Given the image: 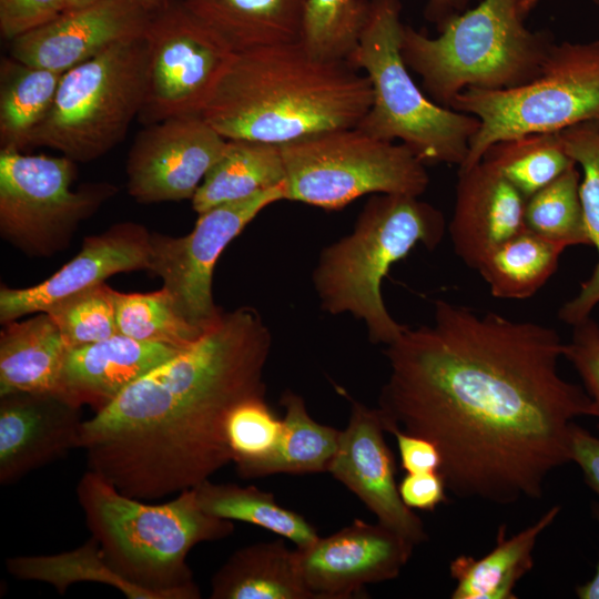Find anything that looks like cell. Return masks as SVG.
<instances>
[{"label": "cell", "mask_w": 599, "mask_h": 599, "mask_svg": "<svg viewBox=\"0 0 599 599\" xmlns=\"http://www.w3.org/2000/svg\"><path fill=\"white\" fill-rule=\"evenodd\" d=\"M564 348L546 325L438 300L432 325L407 327L384 351L385 429L434 443L458 497L541 498L550 473L571 461L573 419L590 416L585 388L559 375Z\"/></svg>", "instance_id": "obj_1"}, {"label": "cell", "mask_w": 599, "mask_h": 599, "mask_svg": "<svg viewBox=\"0 0 599 599\" xmlns=\"http://www.w3.org/2000/svg\"><path fill=\"white\" fill-rule=\"evenodd\" d=\"M271 349L272 333L255 308L223 312L193 345L83 420L79 448L88 469L144 501L210 479L232 463L225 437L232 409L265 397Z\"/></svg>", "instance_id": "obj_2"}, {"label": "cell", "mask_w": 599, "mask_h": 599, "mask_svg": "<svg viewBox=\"0 0 599 599\" xmlns=\"http://www.w3.org/2000/svg\"><path fill=\"white\" fill-rule=\"evenodd\" d=\"M372 102L363 71L297 41L236 52L202 116L227 140L284 145L355 128Z\"/></svg>", "instance_id": "obj_3"}, {"label": "cell", "mask_w": 599, "mask_h": 599, "mask_svg": "<svg viewBox=\"0 0 599 599\" xmlns=\"http://www.w3.org/2000/svg\"><path fill=\"white\" fill-rule=\"evenodd\" d=\"M75 494L91 537L120 576L161 599L201 598L186 557L201 542L231 536L233 521L205 512L194 489L148 504L123 495L90 469Z\"/></svg>", "instance_id": "obj_4"}, {"label": "cell", "mask_w": 599, "mask_h": 599, "mask_svg": "<svg viewBox=\"0 0 599 599\" xmlns=\"http://www.w3.org/2000/svg\"><path fill=\"white\" fill-rule=\"evenodd\" d=\"M445 230L443 213L419 196L373 194L353 231L318 256L312 282L322 309L362 321L373 344L394 343L407 326L387 311L383 280L417 245L436 247Z\"/></svg>", "instance_id": "obj_5"}, {"label": "cell", "mask_w": 599, "mask_h": 599, "mask_svg": "<svg viewBox=\"0 0 599 599\" xmlns=\"http://www.w3.org/2000/svg\"><path fill=\"white\" fill-rule=\"evenodd\" d=\"M520 2L480 0L448 19L435 38L404 24L402 57L434 102L449 108L467 89L508 90L539 75L554 37L525 26Z\"/></svg>", "instance_id": "obj_6"}, {"label": "cell", "mask_w": 599, "mask_h": 599, "mask_svg": "<svg viewBox=\"0 0 599 599\" xmlns=\"http://www.w3.org/2000/svg\"><path fill=\"white\" fill-rule=\"evenodd\" d=\"M400 0H369L348 62L370 81L373 102L356 128L385 141L399 140L425 165L461 166L479 120L434 102L413 80L400 53Z\"/></svg>", "instance_id": "obj_7"}, {"label": "cell", "mask_w": 599, "mask_h": 599, "mask_svg": "<svg viewBox=\"0 0 599 599\" xmlns=\"http://www.w3.org/2000/svg\"><path fill=\"white\" fill-rule=\"evenodd\" d=\"M449 108L479 120L458 169L475 165L502 140L599 123V40L555 42L532 81L508 90L467 89Z\"/></svg>", "instance_id": "obj_8"}, {"label": "cell", "mask_w": 599, "mask_h": 599, "mask_svg": "<svg viewBox=\"0 0 599 599\" xmlns=\"http://www.w3.org/2000/svg\"><path fill=\"white\" fill-rule=\"evenodd\" d=\"M145 38L124 41L62 74L54 102L30 145L79 163L97 160L123 141L142 110Z\"/></svg>", "instance_id": "obj_9"}, {"label": "cell", "mask_w": 599, "mask_h": 599, "mask_svg": "<svg viewBox=\"0 0 599 599\" xmlns=\"http://www.w3.org/2000/svg\"><path fill=\"white\" fill-rule=\"evenodd\" d=\"M285 201L327 211L366 194L420 196L426 165L403 143L373 138L358 128L315 134L281 145Z\"/></svg>", "instance_id": "obj_10"}, {"label": "cell", "mask_w": 599, "mask_h": 599, "mask_svg": "<svg viewBox=\"0 0 599 599\" xmlns=\"http://www.w3.org/2000/svg\"><path fill=\"white\" fill-rule=\"evenodd\" d=\"M77 162L61 155L0 150V234L30 257H50L69 247L79 225L118 189L109 182L71 187Z\"/></svg>", "instance_id": "obj_11"}, {"label": "cell", "mask_w": 599, "mask_h": 599, "mask_svg": "<svg viewBox=\"0 0 599 599\" xmlns=\"http://www.w3.org/2000/svg\"><path fill=\"white\" fill-rule=\"evenodd\" d=\"M144 125L202 115L235 51L181 1L152 12L146 32Z\"/></svg>", "instance_id": "obj_12"}, {"label": "cell", "mask_w": 599, "mask_h": 599, "mask_svg": "<svg viewBox=\"0 0 599 599\" xmlns=\"http://www.w3.org/2000/svg\"><path fill=\"white\" fill-rule=\"evenodd\" d=\"M285 201V182L250 197L220 204L199 214L183 236L151 235L148 272L159 276L180 314L206 331L223 311L213 298L214 267L226 246L267 206Z\"/></svg>", "instance_id": "obj_13"}, {"label": "cell", "mask_w": 599, "mask_h": 599, "mask_svg": "<svg viewBox=\"0 0 599 599\" xmlns=\"http://www.w3.org/2000/svg\"><path fill=\"white\" fill-rule=\"evenodd\" d=\"M226 144L202 115L145 125L128 153L129 195L142 204L192 200Z\"/></svg>", "instance_id": "obj_14"}, {"label": "cell", "mask_w": 599, "mask_h": 599, "mask_svg": "<svg viewBox=\"0 0 599 599\" xmlns=\"http://www.w3.org/2000/svg\"><path fill=\"white\" fill-rule=\"evenodd\" d=\"M415 545L377 521L355 519L348 526L294 549V561L316 599L366 597L367 585L395 579Z\"/></svg>", "instance_id": "obj_15"}, {"label": "cell", "mask_w": 599, "mask_h": 599, "mask_svg": "<svg viewBox=\"0 0 599 599\" xmlns=\"http://www.w3.org/2000/svg\"><path fill=\"white\" fill-rule=\"evenodd\" d=\"M349 417L341 430L327 473L352 491L377 518L415 546L428 539L423 520L402 500L395 458L385 440L380 410L351 398Z\"/></svg>", "instance_id": "obj_16"}, {"label": "cell", "mask_w": 599, "mask_h": 599, "mask_svg": "<svg viewBox=\"0 0 599 599\" xmlns=\"http://www.w3.org/2000/svg\"><path fill=\"white\" fill-rule=\"evenodd\" d=\"M153 11L133 0H98L68 9L11 41V58L62 72L118 43L145 35Z\"/></svg>", "instance_id": "obj_17"}, {"label": "cell", "mask_w": 599, "mask_h": 599, "mask_svg": "<svg viewBox=\"0 0 599 599\" xmlns=\"http://www.w3.org/2000/svg\"><path fill=\"white\" fill-rule=\"evenodd\" d=\"M152 233L142 224L120 222L100 234L87 236L79 253L37 285L12 288L1 285V324L47 312L115 274L149 270Z\"/></svg>", "instance_id": "obj_18"}, {"label": "cell", "mask_w": 599, "mask_h": 599, "mask_svg": "<svg viewBox=\"0 0 599 599\" xmlns=\"http://www.w3.org/2000/svg\"><path fill=\"white\" fill-rule=\"evenodd\" d=\"M81 407L62 393L0 396V484L12 485L79 448Z\"/></svg>", "instance_id": "obj_19"}, {"label": "cell", "mask_w": 599, "mask_h": 599, "mask_svg": "<svg viewBox=\"0 0 599 599\" xmlns=\"http://www.w3.org/2000/svg\"><path fill=\"white\" fill-rule=\"evenodd\" d=\"M527 199L486 160L458 169L448 232L457 256L477 268L495 247L526 229Z\"/></svg>", "instance_id": "obj_20"}, {"label": "cell", "mask_w": 599, "mask_h": 599, "mask_svg": "<svg viewBox=\"0 0 599 599\" xmlns=\"http://www.w3.org/2000/svg\"><path fill=\"white\" fill-rule=\"evenodd\" d=\"M180 351L163 344L136 341L120 333L68 349L60 377L61 393L81 406H91L98 413L132 383Z\"/></svg>", "instance_id": "obj_21"}, {"label": "cell", "mask_w": 599, "mask_h": 599, "mask_svg": "<svg viewBox=\"0 0 599 599\" xmlns=\"http://www.w3.org/2000/svg\"><path fill=\"white\" fill-rule=\"evenodd\" d=\"M235 52L301 41L307 0H180Z\"/></svg>", "instance_id": "obj_22"}, {"label": "cell", "mask_w": 599, "mask_h": 599, "mask_svg": "<svg viewBox=\"0 0 599 599\" xmlns=\"http://www.w3.org/2000/svg\"><path fill=\"white\" fill-rule=\"evenodd\" d=\"M68 353L48 313L2 324L0 332V396L61 393L60 377Z\"/></svg>", "instance_id": "obj_23"}, {"label": "cell", "mask_w": 599, "mask_h": 599, "mask_svg": "<svg viewBox=\"0 0 599 599\" xmlns=\"http://www.w3.org/2000/svg\"><path fill=\"white\" fill-rule=\"evenodd\" d=\"M560 506L551 507L536 522L507 538L501 525L494 549L481 558L458 556L450 561L449 572L456 580L453 599H516L517 582L534 567V549L538 537L559 515Z\"/></svg>", "instance_id": "obj_24"}, {"label": "cell", "mask_w": 599, "mask_h": 599, "mask_svg": "<svg viewBox=\"0 0 599 599\" xmlns=\"http://www.w3.org/2000/svg\"><path fill=\"white\" fill-rule=\"evenodd\" d=\"M211 599H316L283 539L235 550L211 579Z\"/></svg>", "instance_id": "obj_25"}, {"label": "cell", "mask_w": 599, "mask_h": 599, "mask_svg": "<svg viewBox=\"0 0 599 599\" xmlns=\"http://www.w3.org/2000/svg\"><path fill=\"white\" fill-rule=\"evenodd\" d=\"M281 145L227 140L222 156L195 192L193 210L200 214L220 204L240 201L285 182Z\"/></svg>", "instance_id": "obj_26"}, {"label": "cell", "mask_w": 599, "mask_h": 599, "mask_svg": "<svg viewBox=\"0 0 599 599\" xmlns=\"http://www.w3.org/2000/svg\"><path fill=\"white\" fill-rule=\"evenodd\" d=\"M62 72L4 58L0 68V145L21 151L48 115Z\"/></svg>", "instance_id": "obj_27"}, {"label": "cell", "mask_w": 599, "mask_h": 599, "mask_svg": "<svg viewBox=\"0 0 599 599\" xmlns=\"http://www.w3.org/2000/svg\"><path fill=\"white\" fill-rule=\"evenodd\" d=\"M566 248L525 229L490 251L476 270L495 297L526 300L551 277Z\"/></svg>", "instance_id": "obj_28"}, {"label": "cell", "mask_w": 599, "mask_h": 599, "mask_svg": "<svg viewBox=\"0 0 599 599\" xmlns=\"http://www.w3.org/2000/svg\"><path fill=\"white\" fill-rule=\"evenodd\" d=\"M193 489L201 508L214 517L258 526L292 541L296 548L307 547L319 538L301 514L281 506L272 493L255 486L207 479Z\"/></svg>", "instance_id": "obj_29"}, {"label": "cell", "mask_w": 599, "mask_h": 599, "mask_svg": "<svg viewBox=\"0 0 599 599\" xmlns=\"http://www.w3.org/2000/svg\"><path fill=\"white\" fill-rule=\"evenodd\" d=\"M6 568L16 579L48 583L60 595L73 583L95 582L113 587L129 599H161L158 593L120 576L109 565L93 537L72 550L59 554L10 557L6 560Z\"/></svg>", "instance_id": "obj_30"}, {"label": "cell", "mask_w": 599, "mask_h": 599, "mask_svg": "<svg viewBox=\"0 0 599 599\" xmlns=\"http://www.w3.org/2000/svg\"><path fill=\"white\" fill-rule=\"evenodd\" d=\"M558 133L567 154L581 167L579 194L583 217L591 245L598 254L591 276L559 309V319L573 326L590 317L599 304V123H580Z\"/></svg>", "instance_id": "obj_31"}, {"label": "cell", "mask_w": 599, "mask_h": 599, "mask_svg": "<svg viewBox=\"0 0 599 599\" xmlns=\"http://www.w3.org/2000/svg\"><path fill=\"white\" fill-rule=\"evenodd\" d=\"M280 403L285 410L283 433L266 476L327 471L338 447L341 430L314 420L303 397L292 390H285Z\"/></svg>", "instance_id": "obj_32"}, {"label": "cell", "mask_w": 599, "mask_h": 599, "mask_svg": "<svg viewBox=\"0 0 599 599\" xmlns=\"http://www.w3.org/2000/svg\"><path fill=\"white\" fill-rule=\"evenodd\" d=\"M526 199L576 164L559 133H530L493 144L483 155Z\"/></svg>", "instance_id": "obj_33"}, {"label": "cell", "mask_w": 599, "mask_h": 599, "mask_svg": "<svg viewBox=\"0 0 599 599\" xmlns=\"http://www.w3.org/2000/svg\"><path fill=\"white\" fill-rule=\"evenodd\" d=\"M114 303L119 333L136 341L182 351L193 345L205 332L180 314L164 287L150 293L114 290Z\"/></svg>", "instance_id": "obj_34"}, {"label": "cell", "mask_w": 599, "mask_h": 599, "mask_svg": "<svg viewBox=\"0 0 599 599\" xmlns=\"http://www.w3.org/2000/svg\"><path fill=\"white\" fill-rule=\"evenodd\" d=\"M581 173L577 164L526 201L525 226L566 247L591 245L579 194Z\"/></svg>", "instance_id": "obj_35"}, {"label": "cell", "mask_w": 599, "mask_h": 599, "mask_svg": "<svg viewBox=\"0 0 599 599\" xmlns=\"http://www.w3.org/2000/svg\"><path fill=\"white\" fill-rule=\"evenodd\" d=\"M282 433V419L265 397L250 398L235 406L226 419L225 437L237 475L245 479L265 477Z\"/></svg>", "instance_id": "obj_36"}, {"label": "cell", "mask_w": 599, "mask_h": 599, "mask_svg": "<svg viewBox=\"0 0 599 599\" xmlns=\"http://www.w3.org/2000/svg\"><path fill=\"white\" fill-rule=\"evenodd\" d=\"M369 0H307L301 42L316 58L348 61L367 17Z\"/></svg>", "instance_id": "obj_37"}, {"label": "cell", "mask_w": 599, "mask_h": 599, "mask_svg": "<svg viewBox=\"0 0 599 599\" xmlns=\"http://www.w3.org/2000/svg\"><path fill=\"white\" fill-rule=\"evenodd\" d=\"M43 313L54 321L68 349L119 334L114 290L105 283L70 296Z\"/></svg>", "instance_id": "obj_38"}, {"label": "cell", "mask_w": 599, "mask_h": 599, "mask_svg": "<svg viewBox=\"0 0 599 599\" xmlns=\"http://www.w3.org/2000/svg\"><path fill=\"white\" fill-rule=\"evenodd\" d=\"M564 357L575 367L590 397V416L599 419V324L596 321L588 317L572 326Z\"/></svg>", "instance_id": "obj_39"}, {"label": "cell", "mask_w": 599, "mask_h": 599, "mask_svg": "<svg viewBox=\"0 0 599 599\" xmlns=\"http://www.w3.org/2000/svg\"><path fill=\"white\" fill-rule=\"evenodd\" d=\"M64 0H0V31L12 41L60 16Z\"/></svg>", "instance_id": "obj_40"}, {"label": "cell", "mask_w": 599, "mask_h": 599, "mask_svg": "<svg viewBox=\"0 0 599 599\" xmlns=\"http://www.w3.org/2000/svg\"><path fill=\"white\" fill-rule=\"evenodd\" d=\"M446 483L439 471L406 473L398 484L403 502L410 509L433 511L447 500Z\"/></svg>", "instance_id": "obj_41"}, {"label": "cell", "mask_w": 599, "mask_h": 599, "mask_svg": "<svg viewBox=\"0 0 599 599\" xmlns=\"http://www.w3.org/2000/svg\"><path fill=\"white\" fill-rule=\"evenodd\" d=\"M390 434L396 438L400 466L406 473L439 471L441 456L434 443L397 429Z\"/></svg>", "instance_id": "obj_42"}, {"label": "cell", "mask_w": 599, "mask_h": 599, "mask_svg": "<svg viewBox=\"0 0 599 599\" xmlns=\"http://www.w3.org/2000/svg\"><path fill=\"white\" fill-rule=\"evenodd\" d=\"M570 457L580 467L585 483L599 495V437L575 423L570 434Z\"/></svg>", "instance_id": "obj_43"}, {"label": "cell", "mask_w": 599, "mask_h": 599, "mask_svg": "<svg viewBox=\"0 0 599 599\" xmlns=\"http://www.w3.org/2000/svg\"><path fill=\"white\" fill-rule=\"evenodd\" d=\"M474 1L476 0H428L424 14L438 30L448 19L469 9Z\"/></svg>", "instance_id": "obj_44"}, {"label": "cell", "mask_w": 599, "mask_h": 599, "mask_svg": "<svg viewBox=\"0 0 599 599\" xmlns=\"http://www.w3.org/2000/svg\"><path fill=\"white\" fill-rule=\"evenodd\" d=\"M592 512L599 522V502L592 504ZM576 593L580 599H599V560L593 577L586 583L576 587Z\"/></svg>", "instance_id": "obj_45"}, {"label": "cell", "mask_w": 599, "mask_h": 599, "mask_svg": "<svg viewBox=\"0 0 599 599\" xmlns=\"http://www.w3.org/2000/svg\"><path fill=\"white\" fill-rule=\"evenodd\" d=\"M150 11H155L164 4L163 0H133Z\"/></svg>", "instance_id": "obj_46"}, {"label": "cell", "mask_w": 599, "mask_h": 599, "mask_svg": "<svg viewBox=\"0 0 599 599\" xmlns=\"http://www.w3.org/2000/svg\"><path fill=\"white\" fill-rule=\"evenodd\" d=\"M64 1H65L67 10H68V9L80 8V7L90 4L92 2H95L98 0H64Z\"/></svg>", "instance_id": "obj_47"}, {"label": "cell", "mask_w": 599, "mask_h": 599, "mask_svg": "<svg viewBox=\"0 0 599 599\" xmlns=\"http://www.w3.org/2000/svg\"><path fill=\"white\" fill-rule=\"evenodd\" d=\"M539 0H521L520 9L525 16L537 4Z\"/></svg>", "instance_id": "obj_48"}, {"label": "cell", "mask_w": 599, "mask_h": 599, "mask_svg": "<svg viewBox=\"0 0 599 599\" xmlns=\"http://www.w3.org/2000/svg\"><path fill=\"white\" fill-rule=\"evenodd\" d=\"M163 1L165 3V2H170V1H180V0H163Z\"/></svg>", "instance_id": "obj_49"}]
</instances>
